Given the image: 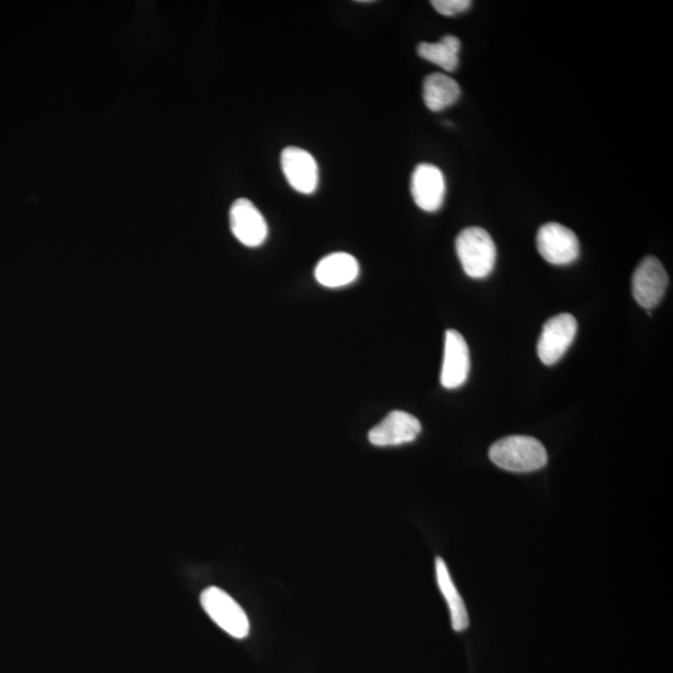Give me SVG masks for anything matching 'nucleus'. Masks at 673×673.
Wrapping results in <instances>:
<instances>
[{"mask_svg": "<svg viewBox=\"0 0 673 673\" xmlns=\"http://www.w3.org/2000/svg\"><path fill=\"white\" fill-rule=\"evenodd\" d=\"M489 458L497 467L514 473L535 472L548 463L544 445L526 435H511L498 440L490 448Z\"/></svg>", "mask_w": 673, "mask_h": 673, "instance_id": "obj_1", "label": "nucleus"}, {"mask_svg": "<svg viewBox=\"0 0 673 673\" xmlns=\"http://www.w3.org/2000/svg\"><path fill=\"white\" fill-rule=\"evenodd\" d=\"M460 263L469 277L480 280L493 272L497 262V246L482 227H468L455 241Z\"/></svg>", "mask_w": 673, "mask_h": 673, "instance_id": "obj_2", "label": "nucleus"}, {"mask_svg": "<svg viewBox=\"0 0 673 673\" xmlns=\"http://www.w3.org/2000/svg\"><path fill=\"white\" fill-rule=\"evenodd\" d=\"M200 601L206 614L220 629L235 639H245L249 636V617L226 591L211 586L202 591Z\"/></svg>", "mask_w": 673, "mask_h": 673, "instance_id": "obj_3", "label": "nucleus"}, {"mask_svg": "<svg viewBox=\"0 0 673 673\" xmlns=\"http://www.w3.org/2000/svg\"><path fill=\"white\" fill-rule=\"evenodd\" d=\"M538 251L546 262L555 266H566L578 260L580 242L574 231L556 222L540 227L536 237Z\"/></svg>", "mask_w": 673, "mask_h": 673, "instance_id": "obj_4", "label": "nucleus"}, {"mask_svg": "<svg viewBox=\"0 0 673 673\" xmlns=\"http://www.w3.org/2000/svg\"><path fill=\"white\" fill-rule=\"evenodd\" d=\"M578 322L573 315L561 313L545 323L538 342L540 361L546 366L558 363L574 342Z\"/></svg>", "mask_w": 673, "mask_h": 673, "instance_id": "obj_5", "label": "nucleus"}, {"mask_svg": "<svg viewBox=\"0 0 673 673\" xmlns=\"http://www.w3.org/2000/svg\"><path fill=\"white\" fill-rule=\"evenodd\" d=\"M669 286V276L662 263L654 256L646 257L637 266L632 277V295L646 310L659 305Z\"/></svg>", "mask_w": 673, "mask_h": 673, "instance_id": "obj_6", "label": "nucleus"}, {"mask_svg": "<svg viewBox=\"0 0 673 673\" xmlns=\"http://www.w3.org/2000/svg\"><path fill=\"white\" fill-rule=\"evenodd\" d=\"M281 166L288 184L303 195L316 192L320 170L315 158L308 151L290 146L282 151Z\"/></svg>", "mask_w": 673, "mask_h": 673, "instance_id": "obj_7", "label": "nucleus"}, {"mask_svg": "<svg viewBox=\"0 0 673 673\" xmlns=\"http://www.w3.org/2000/svg\"><path fill=\"white\" fill-rule=\"evenodd\" d=\"M230 226L236 239L247 247L261 246L267 240L265 217L250 200L239 199L234 202L230 210Z\"/></svg>", "mask_w": 673, "mask_h": 673, "instance_id": "obj_8", "label": "nucleus"}, {"mask_svg": "<svg viewBox=\"0 0 673 673\" xmlns=\"http://www.w3.org/2000/svg\"><path fill=\"white\" fill-rule=\"evenodd\" d=\"M422 432V424L412 414L403 411L389 413L368 434L369 442L376 447H394L412 443Z\"/></svg>", "mask_w": 673, "mask_h": 673, "instance_id": "obj_9", "label": "nucleus"}, {"mask_svg": "<svg viewBox=\"0 0 673 673\" xmlns=\"http://www.w3.org/2000/svg\"><path fill=\"white\" fill-rule=\"evenodd\" d=\"M470 372V356L467 342L458 331L445 333L444 359L440 382L447 389L462 387Z\"/></svg>", "mask_w": 673, "mask_h": 673, "instance_id": "obj_10", "label": "nucleus"}, {"mask_svg": "<svg viewBox=\"0 0 673 673\" xmlns=\"http://www.w3.org/2000/svg\"><path fill=\"white\" fill-rule=\"evenodd\" d=\"M445 179L442 170L432 164L418 165L413 171L411 192L414 202L425 212H437L445 199Z\"/></svg>", "mask_w": 673, "mask_h": 673, "instance_id": "obj_11", "label": "nucleus"}, {"mask_svg": "<svg viewBox=\"0 0 673 673\" xmlns=\"http://www.w3.org/2000/svg\"><path fill=\"white\" fill-rule=\"evenodd\" d=\"M359 276V263L346 252L331 253L317 263L315 277L320 285L339 288L351 285Z\"/></svg>", "mask_w": 673, "mask_h": 673, "instance_id": "obj_12", "label": "nucleus"}, {"mask_svg": "<svg viewBox=\"0 0 673 673\" xmlns=\"http://www.w3.org/2000/svg\"><path fill=\"white\" fill-rule=\"evenodd\" d=\"M460 86L449 75L434 73L423 83V99L430 111L438 113L454 105L460 98Z\"/></svg>", "mask_w": 673, "mask_h": 673, "instance_id": "obj_13", "label": "nucleus"}, {"mask_svg": "<svg viewBox=\"0 0 673 673\" xmlns=\"http://www.w3.org/2000/svg\"><path fill=\"white\" fill-rule=\"evenodd\" d=\"M435 574H437L439 590L449 607L453 630L462 632L469 626L467 607H465L462 596H460L457 586L454 585L452 576H450L448 566L442 558L435 559Z\"/></svg>", "mask_w": 673, "mask_h": 673, "instance_id": "obj_14", "label": "nucleus"}, {"mask_svg": "<svg viewBox=\"0 0 673 673\" xmlns=\"http://www.w3.org/2000/svg\"><path fill=\"white\" fill-rule=\"evenodd\" d=\"M462 43L454 35H445L437 43H421L418 54L429 63L438 65L445 72L452 73L459 65V53Z\"/></svg>", "mask_w": 673, "mask_h": 673, "instance_id": "obj_15", "label": "nucleus"}, {"mask_svg": "<svg viewBox=\"0 0 673 673\" xmlns=\"http://www.w3.org/2000/svg\"><path fill=\"white\" fill-rule=\"evenodd\" d=\"M432 5L438 13L453 17L462 14L472 7L470 0H433Z\"/></svg>", "mask_w": 673, "mask_h": 673, "instance_id": "obj_16", "label": "nucleus"}]
</instances>
